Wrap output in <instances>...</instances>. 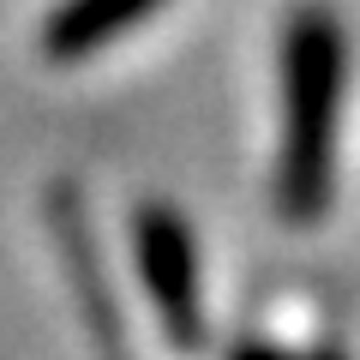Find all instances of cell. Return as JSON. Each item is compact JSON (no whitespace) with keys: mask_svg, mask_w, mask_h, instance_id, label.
I'll use <instances>...</instances> for the list:
<instances>
[{"mask_svg":"<svg viewBox=\"0 0 360 360\" xmlns=\"http://www.w3.org/2000/svg\"><path fill=\"white\" fill-rule=\"evenodd\" d=\"M312 360H336V354H312Z\"/></svg>","mask_w":360,"mask_h":360,"instance_id":"5b68a950","label":"cell"},{"mask_svg":"<svg viewBox=\"0 0 360 360\" xmlns=\"http://www.w3.org/2000/svg\"><path fill=\"white\" fill-rule=\"evenodd\" d=\"M168 0H60L42 25V54L60 66L103 54L108 42H120L127 30H139L150 13H162Z\"/></svg>","mask_w":360,"mask_h":360,"instance_id":"3957f363","label":"cell"},{"mask_svg":"<svg viewBox=\"0 0 360 360\" xmlns=\"http://www.w3.org/2000/svg\"><path fill=\"white\" fill-rule=\"evenodd\" d=\"M348 96V30L330 6H300L283 25V144H276V210L295 229L330 210Z\"/></svg>","mask_w":360,"mask_h":360,"instance_id":"6da1fadb","label":"cell"},{"mask_svg":"<svg viewBox=\"0 0 360 360\" xmlns=\"http://www.w3.org/2000/svg\"><path fill=\"white\" fill-rule=\"evenodd\" d=\"M234 360H283V354H276V348H240Z\"/></svg>","mask_w":360,"mask_h":360,"instance_id":"277c9868","label":"cell"},{"mask_svg":"<svg viewBox=\"0 0 360 360\" xmlns=\"http://www.w3.org/2000/svg\"><path fill=\"white\" fill-rule=\"evenodd\" d=\"M132 252L139 276L150 288L162 330L174 348L205 342V295H198V240L174 205H139L132 210Z\"/></svg>","mask_w":360,"mask_h":360,"instance_id":"7a4b0ae2","label":"cell"}]
</instances>
